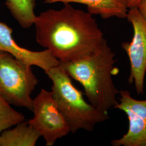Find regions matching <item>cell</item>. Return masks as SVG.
<instances>
[{
  "mask_svg": "<svg viewBox=\"0 0 146 146\" xmlns=\"http://www.w3.org/2000/svg\"><path fill=\"white\" fill-rule=\"evenodd\" d=\"M64 4L41 13L34 23L36 42L61 62L90 56L106 40L92 14Z\"/></svg>",
  "mask_w": 146,
  "mask_h": 146,
  "instance_id": "6da1fadb",
  "label": "cell"
},
{
  "mask_svg": "<svg viewBox=\"0 0 146 146\" xmlns=\"http://www.w3.org/2000/svg\"><path fill=\"white\" fill-rule=\"evenodd\" d=\"M115 54L107 40L99 50L86 58L61 62L58 66L82 85L89 103L101 111H107L117 104L119 91L113 76L119 73L115 67Z\"/></svg>",
  "mask_w": 146,
  "mask_h": 146,
  "instance_id": "7a4b0ae2",
  "label": "cell"
},
{
  "mask_svg": "<svg viewBox=\"0 0 146 146\" xmlns=\"http://www.w3.org/2000/svg\"><path fill=\"white\" fill-rule=\"evenodd\" d=\"M52 82V92L58 108L68 123L70 132L92 131L95 125L109 119L108 112L98 110L84 99V93L58 65L45 72Z\"/></svg>",
  "mask_w": 146,
  "mask_h": 146,
  "instance_id": "3957f363",
  "label": "cell"
},
{
  "mask_svg": "<svg viewBox=\"0 0 146 146\" xmlns=\"http://www.w3.org/2000/svg\"><path fill=\"white\" fill-rule=\"evenodd\" d=\"M31 67L0 50V96L11 105L32 111L31 95L38 81Z\"/></svg>",
  "mask_w": 146,
  "mask_h": 146,
  "instance_id": "277c9868",
  "label": "cell"
},
{
  "mask_svg": "<svg viewBox=\"0 0 146 146\" xmlns=\"http://www.w3.org/2000/svg\"><path fill=\"white\" fill-rule=\"evenodd\" d=\"M34 116L28 123L46 142V146L54 145L58 139L70 133L68 123L58 108L52 92L42 89L33 99Z\"/></svg>",
  "mask_w": 146,
  "mask_h": 146,
  "instance_id": "5b68a950",
  "label": "cell"
},
{
  "mask_svg": "<svg viewBox=\"0 0 146 146\" xmlns=\"http://www.w3.org/2000/svg\"><path fill=\"white\" fill-rule=\"evenodd\" d=\"M126 19L133 29L131 42L121 44L130 63L128 82L134 84L137 94H143L146 74V22L137 7L129 8Z\"/></svg>",
  "mask_w": 146,
  "mask_h": 146,
  "instance_id": "8992f818",
  "label": "cell"
},
{
  "mask_svg": "<svg viewBox=\"0 0 146 146\" xmlns=\"http://www.w3.org/2000/svg\"><path fill=\"white\" fill-rule=\"evenodd\" d=\"M119 102L114 108L123 111L128 120V129L123 135L113 140V146H146V100L133 98L129 91H119Z\"/></svg>",
  "mask_w": 146,
  "mask_h": 146,
  "instance_id": "52a82bcc",
  "label": "cell"
},
{
  "mask_svg": "<svg viewBox=\"0 0 146 146\" xmlns=\"http://www.w3.org/2000/svg\"><path fill=\"white\" fill-rule=\"evenodd\" d=\"M13 30L4 22H0V50L8 52L14 58L31 66H36L44 72L58 66L59 61L48 50L32 51L20 46L14 40Z\"/></svg>",
  "mask_w": 146,
  "mask_h": 146,
  "instance_id": "ba28073f",
  "label": "cell"
},
{
  "mask_svg": "<svg viewBox=\"0 0 146 146\" xmlns=\"http://www.w3.org/2000/svg\"><path fill=\"white\" fill-rule=\"evenodd\" d=\"M78 3L86 5L88 12L92 15H99L104 19L116 17L127 18L128 7L127 0H45L44 3Z\"/></svg>",
  "mask_w": 146,
  "mask_h": 146,
  "instance_id": "9c48e42d",
  "label": "cell"
},
{
  "mask_svg": "<svg viewBox=\"0 0 146 146\" xmlns=\"http://www.w3.org/2000/svg\"><path fill=\"white\" fill-rule=\"evenodd\" d=\"M41 136L28 121H23L0 135V146H35Z\"/></svg>",
  "mask_w": 146,
  "mask_h": 146,
  "instance_id": "30bf717a",
  "label": "cell"
},
{
  "mask_svg": "<svg viewBox=\"0 0 146 146\" xmlns=\"http://www.w3.org/2000/svg\"><path fill=\"white\" fill-rule=\"evenodd\" d=\"M5 5L22 28H29L34 25L36 17L34 12L36 0H5Z\"/></svg>",
  "mask_w": 146,
  "mask_h": 146,
  "instance_id": "8fae6325",
  "label": "cell"
},
{
  "mask_svg": "<svg viewBox=\"0 0 146 146\" xmlns=\"http://www.w3.org/2000/svg\"><path fill=\"white\" fill-rule=\"evenodd\" d=\"M25 120V115L14 110L0 96V135L3 131Z\"/></svg>",
  "mask_w": 146,
  "mask_h": 146,
  "instance_id": "7c38bea8",
  "label": "cell"
},
{
  "mask_svg": "<svg viewBox=\"0 0 146 146\" xmlns=\"http://www.w3.org/2000/svg\"><path fill=\"white\" fill-rule=\"evenodd\" d=\"M137 8L146 22V0H140Z\"/></svg>",
  "mask_w": 146,
  "mask_h": 146,
  "instance_id": "4fadbf2b",
  "label": "cell"
},
{
  "mask_svg": "<svg viewBox=\"0 0 146 146\" xmlns=\"http://www.w3.org/2000/svg\"><path fill=\"white\" fill-rule=\"evenodd\" d=\"M127 5L128 9L132 7H137L138 4L139 3L140 0H127Z\"/></svg>",
  "mask_w": 146,
  "mask_h": 146,
  "instance_id": "5bb4252c",
  "label": "cell"
},
{
  "mask_svg": "<svg viewBox=\"0 0 146 146\" xmlns=\"http://www.w3.org/2000/svg\"></svg>",
  "mask_w": 146,
  "mask_h": 146,
  "instance_id": "9a60e30c",
  "label": "cell"
}]
</instances>
